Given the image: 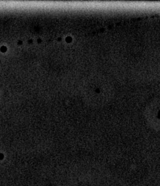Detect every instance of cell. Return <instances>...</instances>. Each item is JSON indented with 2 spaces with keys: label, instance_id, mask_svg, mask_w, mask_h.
Listing matches in <instances>:
<instances>
[{
  "label": "cell",
  "instance_id": "cell-1",
  "mask_svg": "<svg viewBox=\"0 0 160 186\" xmlns=\"http://www.w3.org/2000/svg\"><path fill=\"white\" fill-rule=\"evenodd\" d=\"M7 50V49L6 47H5V46H2L1 48V51L2 52H6Z\"/></svg>",
  "mask_w": 160,
  "mask_h": 186
},
{
  "label": "cell",
  "instance_id": "cell-2",
  "mask_svg": "<svg viewBox=\"0 0 160 186\" xmlns=\"http://www.w3.org/2000/svg\"><path fill=\"white\" fill-rule=\"evenodd\" d=\"M22 41H18V44L19 45H20V44H21L22 43Z\"/></svg>",
  "mask_w": 160,
  "mask_h": 186
}]
</instances>
